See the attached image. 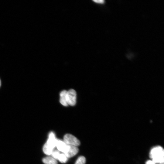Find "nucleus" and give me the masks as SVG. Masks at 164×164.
<instances>
[{"label": "nucleus", "mask_w": 164, "mask_h": 164, "mask_svg": "<svg viewBox=\"0 0 164 164\" xmlns=\"http://www.w3.org/2000/svg\"><path fill=\"white\" fill-rule=\"evenodd\" d=\"M164 152L163 148L160 146L154 147L151 150L149 156L155 163L164 164Z\"/></svg>", "instance_id": "1"}, {"label": "nucleus", "mask_w": 164, "mask_h": 164, "mask_svg": "<svg viewBox=\"0 0 164 164\" xmlns=\"http://www.w3.org/2000/svg\"><path fill=\"white\" fill-rule=\"evenodd\" d=\"M57 140L54 133L51 132L49 135L47 142L43 146V150L45 154L48 155H51L52 151L56 146Z\"/></svg>", "instance_id": "2"}, {"label": "nucleus", "mask_w": 164, "mask_h": 164, "mask_svg": "<svg viewBox=\"0 0 164 164\" xmlns=\"http://www.w3.org/2000/svg\"><path fill=\"white\" fill-rule=\"evenodd\" d=\"M64 141L67 144L76 146L80 144L79 140L75 137L70 134H66L64 136Z\"/></svg>", "instance_id": "3"}, {"label": "nucleus", "mask_w": 164, "mask_h": 164, "mask_svg": "<svg viewBox=\"0 0 164 164\" xmlns=\"http://www.w3.org/2000/svg\"><path fill=\"white\" fill-rule=\"evenodd\" d=\"M67 101L68 105L73 106L76 103V93L75 91L71 89L67 91Z\"/></svg>", "instance_id": "4"}, {"label": "nucleus", "mask_w": 164, "mask_h": 164, "mask_svg": "<svg viewBox=\"0 0 164 164\" xmlns=\"http://www.w3.org/2000/svg\"><path fill=\"white\" fill-rule=\"evenodd\" d=\"M68 149L64 153L68 158H70L75 155L78 152L79 149L77 146L68 145Z\"/></svg>", "instance_id": "5"}, {"label": "nucleus", "mask_w": 164, "mask_h": 164, "mask_svg": "<svg viewBox=\"0 0 164 164\" xmlns=\"http://www.w3.org/2000/svg\"><path fill=\"white\" fill-rule=\"evenodd\" d=\"M56 147L59 151H61L65 153L68 149V145L66 144L64 141L60 140L57 139Z\"/></svg>", "instance_id": "6"}, {"label": "nucleus", "mask_w": 164, "mask_h": 164, "mask_svg": "<svg viewBox=\"0 0 164 164\" xmlns=\"http://www.w3.org/2000/svg\"><path fill=\"white\" fill-rule=\"evenodd\" d=\"M67 91L66 90H64L62 91L60 94V102L62 105L65 106L68 105L66 98Z\"/></svg>", "instance_id": "7"}, {"label": "nucleus", "mask_w": 164, "mask_h": 164, "mask_svg": "<svg viewBox=\"0 0 164 164\" xmlns=\"http://www.w3.org/2000/svg\"><path fill=\"white\" fill-rule=\"evenodd\" d=\"M43 162L45 164H57L56 160L50 156H47L43 158Z\"/></svg>", "instance_id": "8"}, {"label": "nucleus", "mask_w": 164, "mask_h": 164, "mask_svg": "<svg viewBox=\"0 0 164 164\" xmlns=\"http://www.w3.org/2000/svg\"><path fill=\"white\" fill-rule=\"evenodd\" d=\"M58 160L62 163L66 162L67 160V158L64 153L60 154Z\"/></svg>", "instance_id": "9"}, {"label": "nucleus", "mask_w": 164, "mask_h": 164, "mask_svg": "<svg viewBox=\"0 0 164 164\" xmlns=\"http://www.w3.org/2000/svg\"><path fill=\"white\" fill-rule=\"evenodd\" d=\"M60 153L58 150L53 149L51 155L53 158L55 159H58V158Z\"/></svg>", "instance_id": "10"}, {"label": "nucleus", "mask_w": 164, "mask_h": 164, "mask_svg": "<svg viewBox=\"0 0 164 164\" xmlns=\"http://www.w3.org/2000/svg\"><path fill=\"white\" fill-rule=\"evenodd\" d=\"M85 162L86 159L85 157L83 156H80L77 160L75 164H85Z\"/></svg>", "instance_id": "11"}, {"label": "nucleus", "mask_w": 164, "mask_h": 164, "mask_svg": "<svg viewBox=\"0 0 164 164\" xmlns=\"http://www.w3.org/2000/svg\"><path fill=\"white\" fill-rule=\"evenodd\" d=\"M95 2L100 4H103L104 2V1L103 0H94Z\"/></svg>", "instance_id": "12"}, {"label": "nucleus", "mask_w": 164, "mask_h": 164, "mask_svg": "<svg viewBox=\"0 0 164 164\" xmlns=\"http://www.w3.org/2000/svg\"><path fill=\"white\" fill-rule=\"evenodd\" d=\"M146 164H155V163L152 161L148 160L146 162Z\"/></svg>", "instance_id": "13"}, {"label": "nucleus", "mask_w": 164, "mask_h": 164, "mask_svg": "<svg viewBox=\"0 0 164 164\" xmlns=\"http://www.w3.org/2000/svg\"><path fill=\"white\" fill-rule=\"evenodd\" d=\"M0 85H1V81H0Z\"/></svg>", "instance_id": "14"}]
</instances>
